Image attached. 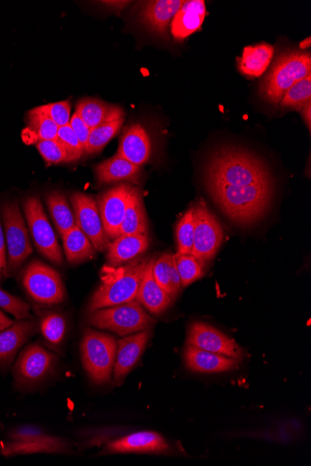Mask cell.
<instances>
[{
  "label": "cell",
  "mask_w": 311,
  "mask_h": 466,
  "mask_svg": "<svg viewBox=\"0 0 311 466\" xmlns=\"http://www.w3.org/2000/svg\"><path fill=\"white\" fill-rule=\"evenodd\" d=\"M61 238L67 259L71 264H80L96 256L95 247L77 226L61 236Z\"/></svg>",
  "instance_id": "f1b7e54d"
},
{
  "label": "cell",
  "mask_w": 311,
  "mask_h": 466,
  "mask_svg": "<svg viewBox=\"0 0 311 466\" xmlns=\"http://www.w3.org/2000/svg\"><path fill=\"white\" fill-rule=\"evenodd\" d=\"M274 48L266 43L246 47L238 59V68L241 74L251 77H261L271 63Z\"/></svg>",
  "instance_id": "484cf974"
},
{
  "label": "cell",
  "mask_w": 311,
  "mask_h": 466,
  "mask_svg": "<svg viewBox=\"0 0 311 466\" xmlns=\"http://www.w3.org/2000/svg\"><path fill=\"white\" fill-rule=\"evenodd\" d=\"M184 362L189 369L202 374L231 370L239 364L235 359L188 345L184 350Z\"/></svg>",
  "instance_id": "7402d4cb"
},
{
  "label": "cell",
  "mask_w": 311,
  "mask_h": 466,
  "mask_svg": "<svg viewBox=\"0 0 311 466\" xmlns=\"http://www.w3.org/2000/svg\"><path fill=\"white\" fill-rule=\"evenodd\" d=\"M169 450V445L162 434L151 431H142L128 434L108 444L109 453H160Z\"/></svg>",
  "instance_id": "e0dca14e"
},
{
  "label": "cell",
  "mask_w": 311,
  "mask_h": 466,
  "mask_svg": "<svg viewBox=\"0 0 311 466\" xmlns=\"http://www.w3.org/2000/svg\"><path fill=\"white\" fill-rule=\"evenodd\" d=\"M76 226L90 239L96 251L103 253L108 250L109 239L107 237L98 202L91 196L76 192L71 196Z\"/></svg>",
  "instance_id": "7c38bea8"
},
{
  "label": "cell",
  "mask_w": 311,
  "mask_h": 466,
  "mask_svg": "<svg viewBox=\"0 0 311 466\" xmlns=\"http://www.w3.org/2000/svg\"><path fill=\"white\" fill-rule=\"evenodd\" d=\"M56 140L66 150L70 163L80 160L82 155L85 154V151L70 124L69 126L59 128Z\"/></svg>",
  "instance_id": "8d00e7d4"
},
{
  "label": "cell",
  "mask_w": 311,
  "mask_h": 466,
  "mask_svg": "<svg viewBox=\"0 0 311 466\" xmlns=\"http://www.w3.org/2000/svg\"><path fill=\"white\" fill-rule=\"evenodd\" d=\"M186 345L237 360L244 358V352L235 340L203 322H196L190 327Z\"/></svg>",
  "instance_id": "5bb4252c"
},
{
  "label": "cell",
  "mask_w": 311,
  "mask_h": 466,
  "mask_svg": "<svg viewBox=\"0 0 311 466\" xmlns=\"http://www.w3.org/2000/svg\"><path fill=\"white\" fill-rule=\"evenodd\" d=\"M88 322L92 326L121 336L150 330L156 323L137 300L92 311Z\"/></svg>",
  "instance_id": "8992f818"
},
{
  "label": "cell",
  "mask_w": 311,
  "mask_h": 466,
  "mask_svg": "<svg viewBox=\"0 0 311 466\" xmlns=\"http://www.w3.org/2000/svg\"><path fill=\"white\" fill-rule=\"evenodd\" d=\"M75 113L90 130L102 126L104 123L124 117V112L120 107L91 98L80 101Z\"/></svg>",
  "instance_id": "d4e9b609"
},
{
  "label": "cell",
  "mask_w": 311,
  "mask_h": 466,
  "mask_svg": "<svg viewBox=\"0 0 311 466\" xmlns=\"http://www.w3.org/2000/svg\"><path fill=\"white\" fill-rule=\"evenodd\" d=\"M221 210L239 224H252L267 212L272 198V184L241 186L208 185Z\"/></svg>",
  "instance_id": "7a4b0ae2"
},
{
  "label": "cell",
  "mask_w": 311,
  "mask_h": 466,
  "mask_svg": "<svg viewBox=\"0 0 311 466\" xmlns=\"http://www.w3.org/2000/svg\"><path fill=\"white\" fill-rule=\"evenodd\" d=\"M172 254H165L153 264V275L156 283L166 292L173 300V293L170 282V262ZM174 301V300H173Z\"/></svg>",
  "instance_id": "60d3db41"
},
{
  "label": "cell",
  "mask_w": 311,
  "mask_h": 466,
  "mask_svg": "<svg viewBox=\"0 0 311 466\" xmlns=\"http://www.w3.org/2000/svg\"><path fill=\"white\" fill-rule=\"evenodd\" d=\"M54 356L40 345L27 347L14 366V377L19 387H30L42 381L54 363Z\"/></svg>",
  "instance_id": "9a60e30c"
},
{
  "label": "cell",
  "mask_w": 311,
  "mask_h": 466,
  "mask_svg": "<svg viewBox=\"0 0 311 466\" xmlns=\"http://www.w3.org/2000/svg\"><path fill=\"white\" fill-rule=\"evenodd\" d=\"M124 117L102 124V126L90 130L86 153L90 154L101 152L104 147L119 132Z\"/></svg>",
  "instance_id": "1f68e13d"
},
{
  "label": "cell",
  "mask_w": 311,
  "mask_h": 466,
  "mask_svg": "<svg viewBox=\"0 0 311 466\" xmlns=\"http://www.w3.org/2000/svg\"><path fill=\"white\" fill-rule=\"evenodd\" d=\"M37 108L49 116L59 128L69 126L72 116L70 101L52 103Z\"/></svg>",
  "instance_id": "ab89813d"
},
{
  "label": "cell",
  "mask_w": 311,
  "mask_h": 466,
  "mask_svg": "<svg viewBox=\"0 0 311 466\" xmlns=\"http://www.w3.org/2000/svg\"><path fill=\"white\" fill-rule=\"evenodd\" d=\"M311 101V74L294 84L283 97L279 104L283 107L301 109Z\"/></svg>",
  "instance_id": "e575fe53"
},
{
  "label": "cell",
  "mask_w": 311,
  "mask_h": 466,
  "mask_svg": "<svg viewBox=\"0 0 311 466\" xmlns=\"http://www.w3.org/2000/svg\"><path fill=\"white\" fill-rule=\"evenodd\" d=\"M208 185L241 186L272 184L264 163L252 154L225 148L212 155L207 167Z\"/></svg>",
  "instance_id": "6da1fadb"
},
{
  "label": "cell",
  "mask_w": 311,
  "mask_h": 466,
  "mask_svg": "<svg viewBox=\"0 0 311 466\" xmlns=\"http://www.w3.org/2000/svg\"><path fill=\"white\" fill-rule=\"evenodd\" d=\"M6 277V273L3 267L2 262H0V283H2Z\"/></svg>",
  "instance_id": "7dc6e473"
},
{
  "label": "cell",
  "mask_w": 311,
  "mask_h": 466,
  "mask_svg": "<svg viewBox=\"0 0 311 466\" xmlns=\"http://www.w3.org/2000/svg\"><path fill=\"white\" fill-rule=\"evenodd\" d=\"M11 442L2 444L0 453L9 457L33 453H67L71 445L57 437L49 436L37 428H21L11 434Z\"/></svg>",
  "instance_id": "30bf717a"
},
{
  "label": "cell",
  "mask_w": 311,
  "mask_h": 466,
  "mask_svg": "<svg viewBox=\"0 0 311 466\" xmlns=\"http://www.w3.org/2000/svg\"><path fill=\"white\" fill-rule=\"evenodd\" d=\"M0 262H2L7 276V247L2 220H0Z\"/></svg>",
  "instance_id": "7bdbcfd3"
},
{
  "label": "cell",
  "mask_w": 311,
  "mask_h": 466,
  "mask_svg": "<svg viewBox=\"0 0 311 466\" xmlns=\"http://www.w3.org/2000/svg\"><path fill=\"white\" fill-rule=\"evenodd\" d=\"M141 169L118 154L113 158L103 162L96 167V174L99 183H112L118 182H137Z\"/></svg>",
  "instance_id": "4316f807"
},
{
  "label": "cell",
  "mask_w": 311,
  "mask_h": 466,
  "mask_svg": "<svg viewBox=\"0 0 311 466\" xmlns=\"http://www.w3.org/2000/svg\"><path fill=\"white\" fill-rule=\"evenodd\" d=\"M194 209V243L193 256L204 261L212 259L223 242L224 231L216 217L201 200Z\"/></svg>",
  "instance_id": "8fae6325"
},
{
  "label": "cell",
  "mask_w": 311,
  "mask_h": 466,
  "mask_svg": "<svg viewBox=\"0 0 311 466\" xmlns=\"http://www.w3.org/2000/svg\"><path fill=\"white\" fill-rule=\"evenodd\" d=\"M36 145L48 165L70 163L66 150L56 139L41 141Z\"/></svg>",
  "instance_id": "74e56055"
},
{
  "label": "cell",
  "mask_w": 311,
  "mask_h": 466,
  "mask_svg": "<svg viewBox=\"0 0 311 466\" xmlns=\"http://www.w3.org/2000/svg\"><path fill=\"white\" fill-rule=\"evenodd\" d=\"M133 189L127 183H121L103 193L98 200L101 221L108 239L119 237L120 226L129 205Z\"/></svg>",
  "instance_id": "4fadbf2b"
},
{
  "label": "cell",
  "mask_w": 311,
  "mask_h": 466,
  "mask_svg": "<svg viewBox=\"0 0 311 466\" xmlns=\"http://www.w3.org/2000/svg\"><path fill=\"white\" fill-rule=\"evenodd\" d=\"M303 118L307 126L308 130H310L311 126V101L306 104L301 109Z\"/></svg>",
  "instance_id": "ee69618b"
},
{
  "label": "cell",
  "mask_w": 311,
  "mask_h": 466,
  "mask_svg": "<svg viewBox=\"0 0 311 466\" xmlns=\"http://www.w3.org/2000/svg\"><path fill=\"white\" fill-rule=\"evenodd\" d=\"M59 127L45 114L34 108L27 115V128L23 136L27 143L38 144L41 141L56 139Z\"/></svg>",
  "instance_id": "4dcf8cb0"
},
{
  "label": "cell",
  "mask_w": 311,
  "mask_h": 466,
  "mask_svg": "<svg viewBox=\"0 0 311 466\" xmlns=\"http://www.w3.org/2000/svg\"><path fill=\"white\" fill-rule=\"evenodd\" d=\"M0 308L7 311L18 321L31 318L28 303L0 288Z\"/></svg>",
  "instance_id": "f35d334b"
},
{
  "label": "cell",
  "mask_w": 311,
  "mask_h": 466,
  "mask_svg": "<svg viewBox=\"0 0 311 466\" xmlns=\"http://www.w3.org/2000/svg\"><path fill=\"white\" fill-rule=\"evenodd\" d=\"M151 337L150 330L122 338L118 341L113 368V381L118 385L126 378L142 357Z\"/></svg>",
  "instance_id": "2e32d148"
},
{
  "label": "cell",
  "mask_w": 311,
  "mask_h": 466,
  "mask_svg": "<svg viewBox=\"0 0 311 466\" xmlns=\"http://www.w3.org/2000/svg\"><path fill=\"white\" fill-rule=\"evenodd\" d=\"M194 209L186 211L176 228V242L178 254L192 255L194 243Z\"/></svg>",
  "instance_id": "836d02e7"
},
{
  "label": "cell",
  "mask_w": 311,
  "mask_h": 466,
  "mask_svg": "<svg viewBox=\"0 0 311 466\" xmlns=\"http://www.w3.org/2000/svg\"><path fill=\"white\" fill-rule=\"evenodd\" d=\"M45 200L58 233L64 236L76 226L74 213L66 196L54 191L48 194Z\"/></svg>",
  "instance_id": "f546056e"
},
{
  "label": "cell",
  "mask_w": 311,
  "mask_h": 466,
  "mask_svg": "<svg viewBox=\"0 0 311 466\" xmlns=\"http://www.w3.org/2000/svg\"><path fill=\"white\" fill-rule=\"evenodd\" d=\"M14 322L7 317L3 311H0V331H5V329L12 326Z\"/></svg>",
  "instance_id": "f6af8a7d"
},
{
  "label": "cell",
  "mask_w": 311,
  "mask_h": 466,
  "mask_svg": "<svg viewBox=\"0 0 311 466\" xmlns=\"http://www.w3.org/2000/svg\"><path fill=\"white\" fill-rule=\"evenodd\" d=\"M148 234V222L140 191L133 189L129 205L119 229V236Z\"/></svg>",
  "instance_id": "83f0119b"
},
{
  "label": "cell",
  "mask_w": 311,
  "mask_h": 466,
  "mask_svg": "<svg viewBox=\"0 0 311 466\" xmlns=\"http://www.w3.org/2000/svg\"><path fill=\"white\" fill-rule=\"evenodd\" d=\"M177 270L182 288H185L198 281L205 272L206 262L193 255H175Z\"/></svg>",
  "instance_id": "d6a6232c"
},
{
  "label": "cell",
  "mask_w": 311,
  "mask_h": 466,
  "mask_svg": "<svg viewBox=\"0 0 311 466\" xmlns=\"http://www.w3.org/2000/svg\"><path fill=\"white\" fill-rule=\"evenodd\" d=\"M206 15L203 0H189L184 2L171 23V33L174 39L183 42L197 31L201 30Z\"/></svg>",
  "instance_id": "ffe728a7"
},
{
  "label": "cell",
  "mask_w": 311,
  "mask_h": 466,
  "mask_svg": "<svg viewBox=\"0 0 311 466\" xmlns=\"http://www.w3.org/2000/svg\"><path fill=\"white\" fill-rule=\"evenodd\" d=\"M41 331L50 344L58 346L66 334V321L60 314L49 313L42 320Z\"/></svg>",
  "instance_id": "d590c367"
},
{
  "label": "cell",
  "mask_w": 311,
  "mask_h": 466,
  "mask_svg": "<svg viewBox=\"0 0 311 466\" xmlns=\"http://www.w3.org/2000/svg\"><path fill=\"white\" fill-rule=\"evenodd\" d=\"M184 4L183 0L145 3L140 11L141 21L152 33L165 36L168 25Z\"/></svg>",
  "instance_id": "44dd1931"
},
{
  "label": "cell",
  "mask_w": 311,
  "mask_h": 466,
  "mask_svg": "<svg viewBox=\"0 0 311 466\" xmlns=\"http://www.w3.org/2000/svg\"><path fill=\"white\" fill-rule=\"evenodd\" d=\"M24 210L27 227L38 251L51 263L63 265V253L41 200L37 197L27 198L24 202Z\"/></svg>",
  "instance_id": "9c48e42d"
},
{
  "label": "cell",
  "mask_w": 311,
  "mask_h": 466,
  "mask_svg": "<svg viewBox=\"0 0 311 466\" xmlns=\"http://www.w3.org/2000/svg\"><path fill=\"white\" fill-rule=\"evenodd\" d=\"M148 260L140 258L119 266H105L101 271V285L89 303V312L137 300Z\"/></svg>",
  "instance_id": "3957f363"
},
{
  "label": "cell",
  "mask_w": 311,
  "mask_h": 466,
  "mask_svg": "<svg viewBox=\"0 0 311 466\" xmlns=\"http://www.w3.org/2000/svg\"><path fill=\"white\" fill-rule=\"evenodd\" d=\"M70 126L74 134L78 137L83 150L86 153L90 129L86 126L85 122L75 113L71 119Z\"/></svg>",
  "instance_id": "b9f144b4"
},
{
  "label": "cell",
  "mask_w": 311,
  "mask_h": 466,
  "mask_svg": "<svg viewBox=\"0 0 311 466\" xmlns=\"http://www.w3.org/2000/svg\"><path fill=\"white\" fill-rule=\"evenodd\" d=\"M4 229L7 247V277L14 275L33 255L27 226L17 201L3 205Z\"/></svg>",
  "instance_id": "52a82bcc"
},
{
  "label": "cell",
  "mask_w": 311,
  "mask_h": 466,
  "mask_svg": "<svg viewBox=\"0 0 311 466\" xmlns=\"http://www.w3.org/2000/svg\"><path fill=\"white\" fill-rule=\"evenodd\" d=\"M117 154L137 166L146 163L151 155V142L146 131L139 124H133L123 133Z\"/></svg>",
  "instance_id": "ac0fdd59"
},
{
  "label": "cell",
  "mask_w": 311,
  "mask_h": 466,
  "mask_svg": "<svg viewBox=\"0 0 311 466\" xmlns=\"http://www.w3.org/2000/svg\"><path fill=\"white\" fill-rule=\"evenodd\" d=\"M22 283L27 294L39 303L54 305L66 298L60 274L41 261L34 260L24 268Z\"/></svg>",
  "instance_id": "ba28073f"
},
{
  "label": "cell",
  "mask_w": 311,
  "mask_h": 466,
  "mask_svg": "<svg viewBox=\"0 0 311 466\" xmlns=\"http://www.w3.org/2000/svg\"><path fill=\"white\" fill-rule=\"evenodd\" d=\"M117 350L114 337L93 330L84 332L80 345L81 359L92 382L103 385L111 380Z\"/></svg>",
  "instance_id": "5b68a950"
},
{
  "label": "cell",
  "mask_w": 311,
  "mask_h": 466,
  "mask_svg": "<svg viewBox=\"0 0 311 466\" xmlns=\"http://www.w3.org/2000/svg\"><path fill=\"white\" fill-rule=\"evenodd\" d=\"M149 238L146 235L119 236L109 243L107 261L110 266L127 265L147 251Z\"/></svg>",
  "instance_id": "603a6c76"
},
{
  "label": "cell",
  "mask_w": 311,
  "mask_h": 466,
  "mask_svg": "<svg viewBox=\"0 0 311 466\" xmlns=\"http://www.w3.org/2000/svg\"><path fill=\"white\" fill-rule=\"evenodd\" d=\"M156 258L148 260L142 276V281L137 296V301L143 305L148 312L158 316L172 304V298L165 292L153 275V264Z\"/></svg>",
  "instance_id": "d6986e66"
},
{
  "label": "cell",
  "mask_w": 311,
  "mask_h": 466,
  "mask_svg": "<svg viewBox=\"0 0 311 466\" xmlns=\"http://www.w3.org/2000/svg\"><path fill=\"white\" fill-rule=\"evenodd\" d=\"M311 74L309 53L289 51L279 55L260 85V96L269 103L281 102L285 93Z\"/></svg>",
  "instance_id": "277c9868"
},
{
  "label": "cell",
  "mask_w": 311,
  "mask_h": 466,
  "mask_svg": "<svg viewBox=\"0 0 311 466\" xmlns=\"http://www.w3.org/2000/svg\"><path fill=\"white\" fill-rule=\"evenodd\" d=\"M107 5L112 6H118L119 9L123 8L124 6H127L129 3H123V2H112V3H105Z\"/></svg>",
  "instance_id": "bcb514c9"
},
{
  "label": "cell",
  "mask_w": 311,
  "mask_h": 466,
  "mask_svg": "<svg viewBox=\"0 0 311 466\" xmlns=\"http://www.w3.org/2000/svg\"><path fill=\"white\" fill-rule=\"evenodd\" d=\"M37 331L38 326L35 322L18 321L0 331V365L9 366L27 339L34 335Z\"/></svg>",
  "instance_id": "cb8c5ba5"
}]
</instances>
